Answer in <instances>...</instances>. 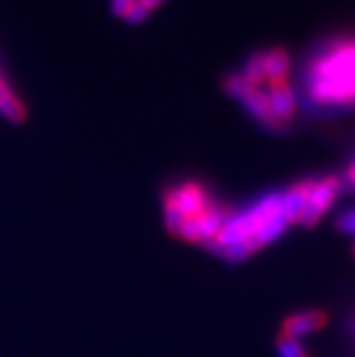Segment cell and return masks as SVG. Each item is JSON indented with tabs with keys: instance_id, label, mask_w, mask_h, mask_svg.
<instances>
[{
	"instance_id": "5b68a950",
	"label": "cell",
	"mask_w": 355,
	"mask_h": 357,
	"mask_svg": "<svg viewBox=\"0 0 355 357\" xmlns=\"http://www.w3.org/2000/svg\"><path fill=\"white\" fill-rule=\"evenodd\" d=\"M328 323V314L325 310L312 309V310H303V312L290 314L285 318L281 325L283 336L287 338H301V336H308V334H314L317 330H321L325 325Z\"/></svg>"
},
{
	"instance_id": "52a82bcc",
	"label": "cell",
	"mask_w": 355,
	"mask_h": 357,
	"mask_svg": "<svg viewBox=\"0 0 355 357\" xmlns=\"http://www.w3.org/2000/svg\"><path fill=\"white\" fill-rule=\"evenodd\" d=\"M247 109V113L259 122L261 125L268 127L270 131H283V127L278 123V120L274 118L272 109H270V102H268V94L267 91L259 89H252L247 96L241 100Z\"/></svg>"
},
{
	"instance_id": "7c38bea8",
	"label": "cell",
	"mask_w": 355,
	"mask_h": 357,
	"mask_svg": "<svg viewBox=\"0 0 355 357\" xmlns=\"http://www.w3.org/2000/svg\"><path fill=\"white\" fill-rule=\"evenodd\" d=\"M336 227L343 234L355 236V209L341 212L336 220Z\"/></svg>"
},
{
	"instance_id": "8fae6325",
	"label": "cell",
	"mask_w": 355,
	"mask_h": 357,
	"mask_svg": "<svg viewBox=\"0 0 355 357\" xmlns=\"http://www.w3.org/2000/svg\"><path fill=\"white\" fill-rule=\"evenodd\" d=\"M254 88H250V83L241 76V74H229L225 79V91L230 94V96L238 98V100H243Z\"/></svg>"
},
{
	"instance_id": "4fadbf2b",
	"label": "cell",
	"mask_w": 355,
	"mask_h": 357,
	"mask_svg": "<svg viewBox=\"0 0 355 357\" xmlns=\"http://www.w3.org/2000/svg\"><path fill=\"white\" fill-rule=\"evenodd\" d=\"M134 2H136V0H112V11H114V15L125 19L127 13H129V10H131Z\"/></svg>"
},
{
	"instance_id": "3957f363",
	"label": "cell",
	"mask_w": 355,
	"mask_h": 357,
	"mask_svg": "<svg viewBox=\"0 0 355 357\" xmlns=\"http://www.w3.org/2000/svg\"><path fill=\"white\" fill-rule=\"evenodd\" d=\"M163 203L178 211L183 223L194 221L209 211L216 201L210 191L198 181H183L170 187L163 196Z\"/></svg>"
},
{
	"instance_id": "7a4b0ae2",
	"label": "cell",
	"mask_w": 355,
	"mask_h": 357,
	"mask_svg": "<svg viewBox=\"0 0 355 357\" xmlns=\"http://www.w3.org/2000/svg\"><path fill=\"white\" fill-rule=\"evenodd\" d=\"M279 218H285L283 192H268L245 211L232 212L223 229L219 230V234L210 243H207V249L212 250L214 254H221L229 261L245 260L254 252H258L252 245L254 236L263 227Z\"/></svg>"
},
{
	"instance_id": "8992f818",
	"label": "cell",
	"mask_w": 355,
	"mask_h": 357,
	"mask_svg": "<svg viewBox=\"0 0 355 357\" xmlns=\"http://www.w3.org/2000/svg\"><path fill=\"white\" fill-rule=\"evenodd\" d=\"M268 102H270V109H272L274 118L278 120V123L283 129L287 127L288 123H292L297 113V100L294 91L290 89L287 82L281 83H270L267 89Z\"/></svg>"
},
{
	"instance_id": "6da1fadb",
	"label": "cell",
	"mask_w": 355,
	"mask_h": 357,
	"mask_svg": "<svg viewBox=\"0 0 355 357\" xmlns=\"http://www.w3.org/2000/svg\"><path fill=\"white\" fill-rule=\"evenodd\" d=\"M305 102L312 111L337 114L355 109V37L326 42L308 60L303 76Z\"/></svg>"
},
{
	"instance_id": "ba28073f",
	"label": "cell",
	"mask_w": 355,
	"mask_h": 357,
	"mask_svg": "<svg viewBox=\"0 0 355 357\" xmlns=\"http://www.w3.org/2000/svg\"><path fill=\"white\" fill-rule=\"evenodd\" d=\"M263 64H265V76H267L268 85L287 82L290 57L285 49H272L263 53Z\"/></svg>"
},
{
	"instance_id": "30bf717a",
	"label": "cell",
	"mask_w": 355,
	"mask_h": 357,
	"mask_svg": "<svg viewBox=\"0 0 355 357\" xmlns=\"http://www.w3.org/2000/svg\"><path fill=\"white\" fill-rule=\"evenodd\" d=\"M276 341H278L276 347H278L279 357H310L307 350H305V347L297 339L287 338V336L279 334Z\"/></svg>"
},
{
	"instance_id": "9c48e42d",
	"label": "cell",
	"mask_w": 355,
	"mask_h": 357,
	"mask_svg": "<svg viewBox=\"0 0 355 357\" xmlns=\"http://www.w3.org/2000/svg\"><path fill=\"white\" fill-rule=\"evenodd\" d=\"M0 114L15 123L22 122L26 118L24 103L20 102L19 96L13 93V89L2 76H0Z\"/></svg>"
},
{
	"instance_id": "2e32d148",
	"label": "cell",
	"mask_w": 355,
	"mask_h": 357,
	"mask_svg": "<svg viewBox=\"0 0 355 357\" xmlns=\"http://www.w3.org/2000/svg\"><path fill=\"white\" fill-rule=\"evenodd\" d=\"M352 328H354V332H355V318H354V321H352Z\"/></svg>"
},
{
	"instance_id": "277c9868",
	"label": "cell",
	"mask_w": 355,
	"mask_h": 357,
	"mask_svg": "<svg viewBox=\"0 0 355 357\" xmlns=\"http://www.w3.org/2000/svg\"><path fill=\"white\" fill-rule=\"evenodd\" d=\"M343 191V178L339 176H323L316 178V183L312 187V192L308 196L307 205L301 216V225L314 227L319 223L325 212L334 205L337 196Z\"/></svg>"
},
{
	"instance_id": "9a60e30c",
	"label": "cell",
	"mask_w": 355,
	"mask_h": 357,
	"mask_svg": "<svg viewBox=\"0 0 355 357\" xmlns=\"http://www.w3.org/2000/svg\"><path fill=\"white\" fill-rule=\"evenodd\" d=\"M136 2L143 8V10H147L149 13H151L154 8H158V6H160L161 2H165V0H136Z\"/></svg>"
},
{
	"instance_id": "5bb4252c",
	"label": "cell",
	"mask_w": 355,
	"mask_h": 357,
	"mask_svg": "<svg viewBox=\"0 0 355 357\" xmlns=\"http://www.w3.org/2000/svg\"><path fill=\"white\" fill-rule=\"evenodd\" d=\"M345 180H346V183H348V185H350L352 189L355 191V160L350 163V165L346 167Z\"/></svg>"
}]
</instances>
